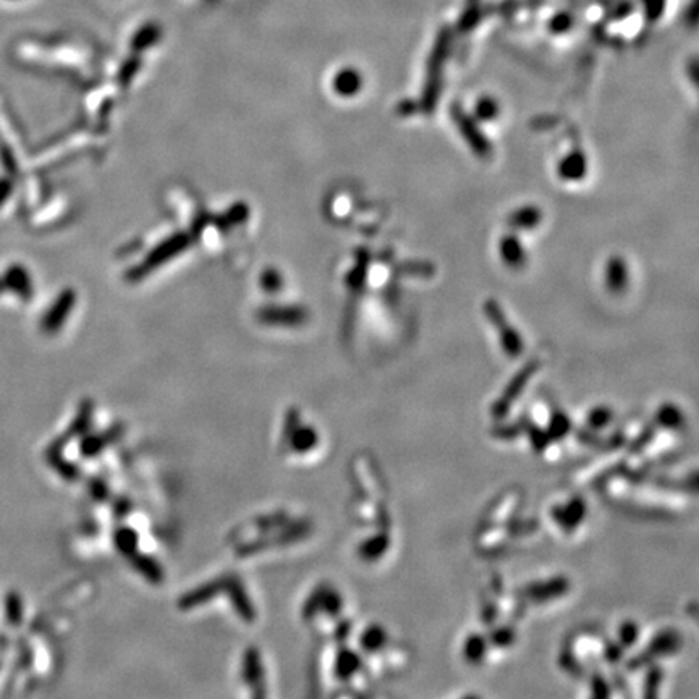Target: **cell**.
<instances>
[{
    "label": "cell",
    "mask_w": 699,
    "mask_h": 699,
    "mask_svg": "<svg viewBox=\"0 0 699 699\" xmlns=\"http://www.w3.org/2000/svg\"><path fill=\"white\" fill-rule=\"evenodd\" d=\"M489 653V639L481 633H471L465 638L462 646V655L465 662L471 665H481Z\"/></svg>",
    "instance_id": "obj_4"
},
{
    "label": "cell",
    "mask_w": 699,
    "mask_h": 699,
    "mask_svg": "<svg viewBox=\"0 0 699 699\" xmlns=\"http://www.w3.org/2000/svg\"><path fill=\"white\" fill-rule=\"evenodd\" d=\"M568 588H570L568 581L565 580L563 576H556V578L539 581L536 584H530L525 589V596L531 602L542 604V602L554 601L557 599V597L563 596L565 592L568 591Z\"/></svg>",
    "instance_id": "obj_3"
},
{
    "label": "cell",
    "mask_w": 699,
    "mask_h": 699,
    "mask_svg": "<svg viewBox=\"0 0 699 699\" xmlns=\"http://www.w3.org/2000/svg\"><path fill=\"white\" fill-rule=\"evenodd\" d=\"M591 691L594 696H607L610 695V685L606 679H602L601 675H594L591 681Z\"/></svg>",
    "instance_id": "obj_14"
},
{
    "label": "cell",
    "mask_w": 699,
    "mask_h": 699,
    "mask_svg": "<svg viewBox=\"0 0 699 699\" xmlns=\"http://www.w3.org/2000/svg\"><path fill=\"white\" fill-rule=\"evenodd\" d=\"M586 502L581 497H573L567 504H557L551 511V516L558 528L565 533H573L586 518Z\"/></svg>",
    "instance_id": "obj_1"
},
{
    "label": "cell",
    "mask_w": 699,
    "mask_h": 699,
    "mask_svg": "<svg viewBox=\"0 0 699 699\" xmlns=\"http://www.w3.org/2000/svg\"><path fill=\"white\" fill-rule=\"evenodd\" d=\"M495 112H497V105H495L494 100H483L478 105V114L481 115V119H490V117L494 119Z\"/></svg>",
    "instance_id": "obj_16"
},
{
    "label": "cell",
    "mask_w": 699,
    "mask_h": 699,
    "mask_svg": "<svg viewBox=\"0 0 699 699\" xmlns=\"http://www.w3.org/2000/svg\"><path fill=\"white\" fill-rule=\"evenodd\" d=\"M572 429H573L572 419H570L563 412L552 410L551 418H549L547 426H546L549 437H551L554 442H560V440H563L565 437L570 434V432H572Z\"/></svg>",
    "instance_id": "obj_8"
},
{
    "label": "cell",
    "mask_w": 699,
    "mask_h": 699,
    "mask_svg": "<svg viewBox=\"0 0 699 699\" xmlns=\"http://www.w3.org/2000/svg\"><path fill=\"white\" fill-rule=\"evenodd\" d=\"M488 639H489V644L495 646V648L505 649V648H510V646L515 644L516 633L510 625H504V627L495 628L494 632L490 633V636Z\"/></svg>",
    "instance_id": "obj_10"
},
{
    "label": "cell",
    "mask_w": 699,
    "mask_h": 699,
    "mask_svg": "<svg viewBox=\"0 0 699 699\" xmlns=\"http://www.w3.org/2000/svg\"><path fill=\"white\" fill-rule=\"evenodd\" d=\"M681 639L679 636V633L672 632V629H667V632L659 633L658 636L653 638V641L648 644L641 654L636 658V662H632V667H639L644 665L646 662H651V659L654 658H664V655L675 654L677 651L680 649Z\"/></svg>",
    "instance_id": "obj_2"
},
{
    "label": "cell",
    "mask_w": 699,
    "mask_h": 699,
    "mask_svg": "<svg viewBox=\"0 0 699 699\" xmlns=\"http://www.w3.org/2000/svg\"><path fill=\"white\" fill-rule=\"evenodd\" d=\"M654 419H655V424H658L660 429L669 431V432L679 431L683 426V423H685V416H683V412L679 407H677L675 403L660 405V407L658 408V412H655Z\"/></svg>",
    "instance_id": "obj_5"
},
{
    "label": "cell",
    "mask_w": 699,
    "mask_h": 699,
    "mask_svg": "<svg viewBox=\"0 0 699 699\" xmlns=\"http://www.w3.org/2000/svg\"><path fill=\"white\" fill-rule=\"evenodd\" d=\"M660 681H662V670L653 667L649 672L648 679H646V695L648 696L658 695V688L660 686Z\"/></svg>",
    "instance_id": "obj_13"
},
{
    "label": "cell",
    "mask_w": 699,
    "mask_h": 699,
    "mask_svg": "<svg viewBox=\"0 0 699 699\" xmlns=\"http://www.w3.org/2000/svg\"><path fill=\"white\" fill-rule=\"evenodd\" d=\"M613 423V412L606 407V405H597V407H592L588 416H586V424L591 432H601L609 428Z\"/></svg>",
    "instance_id": "obj_9"
},
{
    "label": "cell",
    "mask_w": 699,
    "mask_h": 699,
    "mask_svg": "<svg viewBox=\"0 0 699 699\" xmlns=\"http://www.w3.org/2000/svg\"><path fill=\"white\" fill-rule=\"evenodd\" d=\"M610 270L612 272H615V274H610L609 277L612 279V277H615V282H613V287H617V288H620L625 285V279H627V274H625V269H623V264L622 263H613L610 264ZM609 279V280H610Z\"/></svg>",
    "instance_id": "obj_15"
},
{
    "label": "cell",
    "mask_w": 699,
    "mask_h": 699,
    "mask_svg": "<svg viewBox=\"0 0 699 699\" xmlns=\"http://www.w3.org/2000/svg\"><path fill=\"white\" fill-rule=\"evenodd\" d=\"M509 536L510 531H504V528H500L499 525H488L483 536L478 539V547L485 554H494L504 546V542H507Z\"/></svg>",
    "instance_id": "obj_7"
},
{
    "label": "cell",
    "mask_w": 699,
    "mask_h": 699,
    "mask_svg": "<svg viewBox=\"0 0 699 699\" xmlns=\"http://www.w3.org/2000/svg\"><path fill=\"white\" fill-rule=\"evenodd\" d=\"M618 644L622 646L623 649H629L632 646L636 644L638 641V638H639V627L636 625V623L632 622V620H627V622H623L620 627H618Z\"/></svg>",
    "instance_id": "obj_11"
},
{
    "label": "cell",
    "mask_w": 699,
    "mask_h": 699,
    "mask_svg": "<svg viewBox=\"0 0 699 699\" xmlns=\"http://www.w3.org/2000/svg\"><path fill=\"white\" fill-rule=\"evenodd\" d=\"M387 643V634L384 632L382 627L374 625L367 629L365 636H362V644H365V649L371 651V653H376V651L382 649Z\"/></svg>",
    "instance_id": "obj_12"
},
{
    "label": "cell",
    "mask_w": 699,
    "mask_h": 699,
    "mask_svg": "<svg viewBox=\"0 0 699 699\" xmlns=\"http://www.w3.org/2000/svg\"><path fill=\"white\" fill-rule=\"evenodd\" d=\"M518 500H520V494L511 492L504 495V497L489 510V514L485 515V525H502L504 521L510 520L509 516L515 511Z\"/></svg>",
    "instance_id": "obj_6"
}]
</instances>
